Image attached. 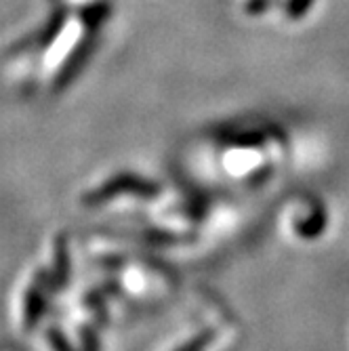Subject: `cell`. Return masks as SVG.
Segmentation results:
<instances>
[{"label": "cell", "mask_w": 349, "mask_h": 351, "mask_svg": "<svg viewBox=\"0 0 349 351\" xmlns=\"http://www.w3.org/2000/svg\"><path fill=\"white\" fill-rule=\"evenodd\" d=\"M88 53H91V40L86 38V40H82V43L74 49V53L68 57V61L63 63V68H61V72H59V76H57V86H63V84L70 82V80L78 74V70L84 66V61H86Z\"/></svg>", "instance_id": "7a4b0ae2"}, {"label": "cell", "mask_w": 349, "mask_h": 351, "mask_svg": "<svg viewBox=\"0 0 349 351\" xmlns=\"http://www.w3.org/2000/svg\"><path fill=\"white\" fill-rule=\"evenodd\" d=\"M313 5V0H289L287 5H284V13H287L291 19H297V17H303Z\"/></svg>", "instance_id": "277c9868"}, {"label": "cell", "mask_w": 349, "mask_h": 351, "mask_svg": "<svg viewBox=\"0 0 349 351\" xmlns=\"http://www.w3.org/2000/svg\"><path fill=\"white\" fill-rule=\"evenodd\" d=\"M122 194H135V196H154L158 194V185L139 177V175H131V173H120L114 175L112 179H108L104 185H99L97 189L88 191V194L82 198L88 206L108 202L116 196Z\"/></svg>", "instance_id": "6da1fadb"}, {"label": "cell", "mask_w": 349, "mask_h": 351, "mask_svg": "<svg viewBox=\"0 0 349 351\" xmlns=\"http://www.w3.org/2000/svg\"><path fill=\"white\" fill-rule=\"evenodd\" d=\"M210 330H204L202 335H198V337H194V341H189V343H185L183 347H179L177 351H202L204 347H206V343L210 341Z\"/></svg>", "instance_id": "5b68a950"}, {"label": "cell", "mask_w": 349, "mask_h": 351, "mask_svg": "<svg viewBox=\"0 0 349 351\" xmlns=\"http://www.w3.org/2000/svg\"><path fill=\"white\" fill-rule=\"evenodd\" d=\"M106 7L104 5H97V7H91V9H86L82 15H91V21H95V23H99V21H104V17H106Z\"/></svg>", "instance_id": "52a82bcc"}, {"label": "cell", "mask_w": 349, "mask_h": 351, "mask_svg": "<svg viewBox=\"0 0 349 351\" xmlns=\"http://www.w3.org/2000/svg\"><path fill=\"white\" fill-rule=\"evenodd\" d=\"M272 7V0H248L246 3V13L250 15H261Z\"/></svg>", "instance_id": "8992f818"}, {"label": "cell", "mask_w": 349, "mask_h": 351, "mask_svg": "<svg viewBox=\"0 0 349 351\" xmlns=\"http://www.w3.org/2000/svg\"><path fill=\"white\" fill-rule=\"evenodd\" d=\"M43 309H45V305H43V297H40V286H32V291L25 299V313H23V320H25L27 328L32 324H36Z\"/></svg>", "instance_id": "3957f363"}]
</instances>
